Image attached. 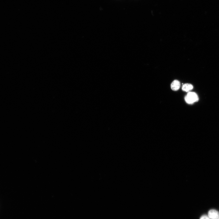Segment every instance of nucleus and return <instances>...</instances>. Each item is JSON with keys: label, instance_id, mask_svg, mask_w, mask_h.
Instances as JSON below:
<instances>
[{"label": "nucleus", "instance_id": "nucleus-4", "mask_svg": "<svg viewBox=\"0 0 219 219\" xmlns=\"http://www.w3.org/2000/svg\"><path fill=\"white\" fill-rule=\"evenodd\" d=\"M193 88V85L189 83H186L183 84L182 86V90L186 92H189Z\"/></svg>", "mask_w": 219, "mask_h": 219}, {"label": "nucleus", "instance_id": "nucleus-6", "mask_svg": "<svg viewBox=\"0 0 219 219\" xmlns=\"http://www.w3.org/2000/svg\"><path fill=\"white\" fill-rule=\"evenodd\" d=\"M216 219H219V216Z\"/></svg>", "mask_w": 219, "mask_h": 219}, {"label": "nucleus", "instance_id": "nucleus-1", "mask_svg": "<svg viewBox=\"0 0 219 219\" xmlns=\"http://www.w3.org/2000/svg\"><path fill=\"white\" fill-rule=\"evenodd\" d=\"M186 102L188 104H192L198 101L199 98L195 92H189L185 96Z\"/></svg>", "mask_w": 219, "mask_h": 219}, {"label": "nucleus", "instance_id": "nucleus-3", "mask_svg": "<svg viewBox=\"0 0 219 219\" xmlns=\"http://www.w3.org/2000/svg\"><path fill=\"white\" fill-rule=\"evenodd\" d=\"M180 82L179 81L176 80H174L171 85V89L174 91L178 90L180 87Z\"/></svg>", "mask_w": 219, "mask_h": 219}, {"label": "nucleus", "instance_id": "nucleus-2", "mask_svg": "<svg viewBox=\"0 0 219 219\" xmlns=\"http://www.w3.org/2000/svg\"><path fill=\"white\" fill-rule=\"evenodd\" d=\"M208 214V216L210 219H216L219 216L218 211L215 209L210 210Z\"/></svg>", "mask_w": 219, "mask_h": 219}, {"label": "nucleus", "instance_id": "nucleus-5", "mask_svg": "<svg viewBox=\"0 0 219 219\" xmlns=\"http://www.w3.org/2000/svg\"><path fill=\"white\" fill-rule=\"evenodd\" d=\"M200 219H210L209 217L206 215H204L201 216Z\"/></svg>", "mask_w": 219, "mask_h": 219}]
</instances>
